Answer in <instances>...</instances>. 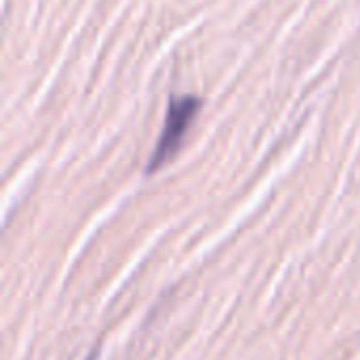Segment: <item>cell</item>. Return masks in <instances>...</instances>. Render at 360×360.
<instances>
[{
    "label": "cell",
    "mask_w": 360,
    "mask_h": 360,
    "mask_svg": "<svg viewBox=\"0 0 360 360\" xmlns=\"http://www.w3.org/2000/svg\"><path fill=\"white\" fill-rule=\"evenodd\" d=\"M200 108H202V99L196 95H171L160 137H158L156 148L146 165V175L156 173L160 167H165L169 160H173V156L181 150L186 133H188L190 124L194 122Z\"/></svg>",
    "instance_id": "obj_1"
}]
</instances>
